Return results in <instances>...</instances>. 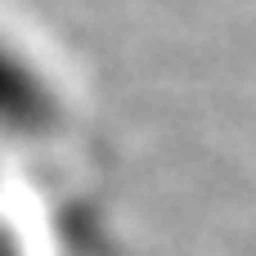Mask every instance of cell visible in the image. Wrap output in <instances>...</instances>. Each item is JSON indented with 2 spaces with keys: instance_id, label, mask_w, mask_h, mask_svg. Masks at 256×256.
<instances>
[{
  "instance_id": "1",
  "label": "cell",
  "mask_w": 256,
  "mask_h": 256,
  "mask_svg": "<svg viewBox=\"0 0 256 256\" xmlns=\"http://www.w3.org/2000/svg\"><path fill=\"white\" fill-rule=\"evenodd\" d=\"M58 112L54 86L40 63L0 36V135H32L45 130Z\"/></svg>"
},
{
  "instance_id": "2",
  "label": "cell",
  "mask_w": 256,
  "mask_h": 256,
  "mask_svg": "<svg viewBox=\"0 0 256 256\" xmlns=\"http://www.w3.org/2000/svg\"><path fill=\"white\" fill-rule=\"evenodd\" d=\"M0 256H22L18 243H14V234H4V230H0Z\"/></svg>"
}]
</instances>
